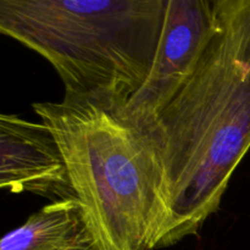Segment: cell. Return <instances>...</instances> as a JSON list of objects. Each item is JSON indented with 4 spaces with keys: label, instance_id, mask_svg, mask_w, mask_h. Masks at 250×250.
Listing matches in <instances>:
<instances>
[{
    "label": "cell",
    "instance_id": "6da1fadb",
    "mask_svg": "<svg viewBox=\"0 0 250 250\" xmlns=\"http://www.w3.org/2000/svg\"><path fill=\"white\" fill-rule=\"evenodd\" d=\"M151 133L164 195L155 250L199 232L250 149V0H216L214 36Z\"/></svg>",
    "mask_w": 250,
    "mask_h": 250
},
{
    "label": "cell",
    "instance_id": "7a4b0ae2",
    "mask_svg": "<svg viewBox=\"0 0 250 250\" xmlns=\"http://www.w3.org/2000/svg\"><path fill=\"white\" fill-rule=\"evenodd\" d=\"M127 103L65 92L59 103L32 105L58 142L98 250H150L163 220L158 144Z\"/></svg>",
    "mask_w": 250,
    "mask_h": 250
},
{
    "label": "cell",
    "instance_id": "3957f363",
    "mask_svg": "<svg viewBox=\"0 0 250 250\" xmlns=\"http://www.w3.org/2000/svg\"><path fill=\"white\" fill-rule=\"evenodd\" d=\"M166 0H0V32L49 61L66 93L131 98L146 82Z\"/></svg>",
    "mask_w": 250,
    "mask_h": 250
},
{
    "label": "cell",
    "instance_id": "277c9868",
    "mask_svg": "<svg viewBox=\"0 0 250 250\" xmlns=\"http://www.w3.org/2000/svg\"><path fill=\"white\" fill-rule=\"evenodd\" d=\"M216 29V0H166L163 28L146 82L128 99L139 125L156 120L187 83Z\"/></svg>",
    "mask_w": 250,
    "mask_h": 250
},
{
    "label": "cell",
    "instance_id": "5b68a950",
    "mask_svg": "<svg viewBox=\"0 0 250 250\" xmlns=\"http://www.w3.org/2000/svg\"><path fill=\"white\" fill-rule=\"evenodd\" d=\"M0 187L51 203L76 199L62 153L45 125L0 115Z\"/></svg>",
    "mask_w": 250,
    "mask_h": 250
},
{
    "label": "cell",
    "instance_id": "8992f818",
    "mask_svg": "<svg viewBox=\"0 0 250 250\" xmlns=\"http://www.w3.org/2000/svg\"><path fill=\"white\" fill-rule=\"evenodd\" d=\"M0 250H98L77 199L50 203L7 232Z\"/></svg>",
    "mask_w": 250,
    "mask_h": 250
}]
</instances>
